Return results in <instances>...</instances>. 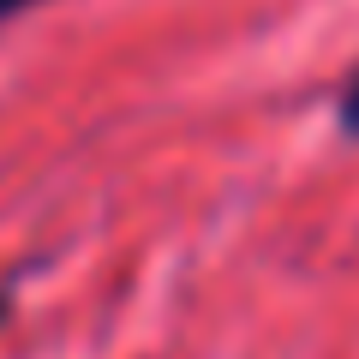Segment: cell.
Masks as SVG:
<instances>
[{
    "instance_id": "6da1fadb",
    "label": "cell",
    "mask_w": 359,
    "mask_h": 359,
    "mask_svg": "<svg viewBox=\"0 0 359 359\" xmlns=\"http://www.w3.org/2000/svg\"><path fill=\"white\" fill-rule=\"evenodd\" d=\"M335 120H341L347 138H359V78H347L341 96H335Z\"/></svg>"
},
{
    "instance_id": "7a4b0ae2",
    "label": "cell",
    "mask_w": 359,
    "mask_h": 359,
    "mask_svg": "<svg viewBox=\"0 0 359 359\" xmlns=\"http://www.w3.org/2000/svg\"><path fill=\"white\" fill-rule=\"evenodd\" d=\"M25 6H36V0H0V25H6L13 13H25Z\"/></svg>"
},
{
    "instance_id": "3957f363",
    "label": "cell",
    "mask_w": 359,
    "mask_h": 359,
    "mask_svg": "<svg viewBox=\"0 0 359 359\" xmlns=\"http://www.w3.org/2000/svg\"><path fill=\"white\" fill-rule=\"evenodd\" d=\"M6 311H13V287H0V323H6Z\"/></svg>"
}]
</instances>
